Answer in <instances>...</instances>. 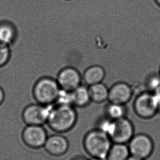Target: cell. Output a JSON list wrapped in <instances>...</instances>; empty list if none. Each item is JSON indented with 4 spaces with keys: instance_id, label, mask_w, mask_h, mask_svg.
I'll list each match as a JSON object with an SVG mask.
<instances>
[{
    "instance_id": "22",
    "label": "cell",
    "mask_w": 160,
    "mask_h": 160,
    "mask_svg": "<svg viewBox=\"0 0 160 160\" xmlns=\"http://www.w3.org/2000/svg\"><path fill=\"white\" fill-rule=\"evenodd\" d=\"M160 109V87L153 92Z\"/></svg>"
},
{
    "instance_id": "23",
    "label": "cell",
    "mask_w": 160,
    "mask_h": 160,
    "mask_svg": "<svg viewBox=\"0 0 160 160\" xmlns=\"http://www.w3.org/2000/svg\"><path fill=\"white\" fill-rule=\"evenodd\" d=\"M4 100V93L3 89L0 87V105L2 104Z\"/></svg>"
},
{
    "instance_id": "4",
    "label": "cell",
    "mask_w": 160,
    "mask_h": 160,
    "mask_svg": "<svg viewBox=\"0 0 160 160\" xmlns=\"http://www.w3.org/2000/svg\"><path fill=\"white\" fill-rule=\"evenodd\" d=\"M133 108L136 115L143 119H152L160 111L154 93L147 90L136 95Z\"/></svg>"
},
{
    "instance_id": "3",
    "label": "cell",
    "mask_w": 160,
    "mask_h": 160,
    "mask_svg": "<svg viewBox=\"0 0 160 160\" xmlns=\"http://www.w3.org/2000/svg\"><path fill=\"white\" fill-rule=\"evenodd\" d=\"M61 88L56 79L43 77L37 80L33 88V96L37 103L51 105L55 103Z\"/></svg>"
},
{
    "instance_id": "20",
    "label": "cell",
    "mask_w": 160,
    "mask_h": 160,
    "mask_svg": "<svg viewBox=\"0 0 160 160\" xmlns=\"http://www.w3.org/2000/svg\"><path fill=\"white\" fill-rule=\"evenodd\" d=\"M114 123V120L110 119L105 116V118L100 119L98 121L97 128L102 131V132H104L109 137L112 132Z\"/></svg>"
},
{
    "instance_id": "10",
    "label": "cell",
    "mask_w": 160,
    "mask_h": 160,
    "mask_svg": "<svg viewBox=\"0 0 160 160\" xmlns=\"http://www.w3.org/2000/svg\"><path fill=\"white\" fill-rule=\"evenodd\" d=\"M56 80L61 89L72 91L81 85L82 77L77 69L67 67L59 72Z\"/></svg>"
},
{
    "instance_id": "17",
    "label": "cell",
    "mask_w": 160,
    "mask_h": 160,
    "mask_svg": "<svg viewBox=\"0 0 160 160\" xmlns=\"http://www.w3.org/2000/svg\"><path fill=\"white\" fill-rule=\"evenodd\" d=\"M16 32L14 28L8 24L0 25V43L11 45L15 41Z\"/></svg>"
},
{
    "instance_id": "5",
    "label": "cell",
    "mask_w": 160,
    "mask_h": 160,
    "mask_svg": "<svg viewBox=\"0 0 160 160\" xmlns=\"http://www.w3.org/2000/svg\"><path fill=\"white\" fill-rule=\"evenodd\" d=\"M127 145L131 156L143 160L149 158L154 150L153 140L145 133L134 134Z\"/></svg>"
},
{
    "instance_id": "2",
    "label": "cell",
    "mask_w": 160,
    "mask_h": 160,
    "mask_svg": "<svg viewBox=\"0 0 160 160\" xmlns=\"http://www.w3.org/2000/svg\"><path fill=\"white\" fill-rule=\"evenodd\" d=\"M112 144L108 135L97 128L87 132L83 141L85 152L92 158L105 160Z\"/></svg>"
},
{
    "instance_id": "7",
    "label": "cell",
    "mask_w": 160,
    "mask_h": 160,
    "mask_svg": "<svg viewBox=\"0 0 160 160\" xmlns=\"http://www.w3.org/2000/svg\"><path fill=\"white\" fill-rule=\"evenodd\" d=\"M134 134L133 123L125 117L114 120L113 129L109 137L113 143L127 144Z\"/></svg>"
},
{
    "instance_id": "26",
    "label": "cell",
    "mask_w": 160,
    "mask_h": 160,
    "mask_svg": "<svg viewBox=\"0 0 160 160\" xmlns=\"http://www.w3.org/2000/svg\"><path fill=\"white\" fill-rule=\"evenodd\" d=\"M90 160H106L105 159H101V158H92Z\"/></svg>"
},
{
    "instance_id": "21",
    "label": "cell",
    "mask_w": 160,
    "mask_h": 160,
    "mask_svg": "<svg viewBox=\"0 0 160 160\" xmlns=\"http://www.w3.org/2000/svg\"><path fill=\"white\" fill-rule=\"evenodd\" d=\"M10 58L11 50L9 46L0 43V67L6 65Z\"/></svg>"
},
{
    "instance_id": "1",
    "label": "cell",
    "mask_w": 160,
    "mask_h": 160,
    "mask_svg": "<svg viewBox=\"0 0 160 160\" xmlns=\"http://www.w3.org/2000/svg\"><path fill=\"white\" fill-rule=\"evenodd\" d=\"M77 120L74 107L54 104L52 106L46 123L57 133H64L72 130Z\"/></svg>"
},
{
    "instance_id": "14",
    "label": "cell",
    "mask_w": 160,
    "mask_h": 160,
    "mask_svg": "<svg viewBox=\"0 0 160 160\" xmlns=\"http://www.w3.org/2000/svg\"><path fill=\"white\" fill-rule=\"evenodd\" d=\"M88 88L92 102L102 103L108 100L109 88L103 82L89 86Z\"/></svg>"
},
{
    "instance_id": "25",
    "label": "cell",
    "mask_w": 160,
    "mask_h": 160,
    "mask_svg": "<svg viewBox=\"0 0 160 160\" xmlns=\"http://www.w3.org/2000/svg\"><path fill=\"white\" fill-rule=\"evenodd\" d=\"M73 160H87L85 158H81V157H80V158H75Z\"/></svg>"
},
{
    "instance_id": "19",
    "label": "cell",
    "mask_w": 160,
    "mask_h": 160,
    "mask_svg": "<svg viewBox=\"0 0 160 160\" xmlns=\"http://www.w3.org/2000/svg\"><path fill=\"white\" fill-rule=\"evenodd\" d=\"M147 91L154 92L160 87V76L156 74H152L147 77L145 85Z\"/></svg>"
},
{
    "instance_id": "13",
    "label": "cell",
    "mask_w": 160,
    "mask_h": 160,
    "mask_svg": "<svg viewBox=\"0 0 160 160\" xmlns=\"http://www.w3.org/2000/svg\"><path fill=\"white\" fill-rule=\"evenodd\" d=\"M72 95L74 106L83 108L92 102L88 87L86 85H80L72 91Z\"/></svg>"
},
{
    "instance_id": "27",
    "label": "cell",
    "mask_w": 160,
    "mask_h": 160,
    "mask_svg": "<svg viewBox=\"0 0 160 160\" xmlns=\"http://www.w3.org/2000/svg\"><path fill=\"white\" fill-rule=\"evenodd\" d=\"M156 1L159 5H160V0H156Z\"/></svg>"
},
{
    "instance_id": "6",
    "label": "cell",
    "mask_w": 160,
    "mask_h": 160,
    "mask_svg": "<svg viewBox=\"0 0 160 160\" xmlns=\"http://www.w3.org/2000/svg\"><path fill=\"white\" fill-rule=\"evenodd\" d=\"M36 103L26 107L22 113V118L27 125H42L46 123L52 106Z\"/></svg>"
},
{
    "instance_id": "16",
    "label": "cell",
    "mask_w": 160,
    "mask_h": 160,
    "mask_svg": "<svg viewBox=\"0 0 160 160\" xmlns=\"http://www.w3.org/2000/svg\"><path fill=\"white\" fill-rule=\"evenodd\" d=\"M105 110V116L114 120L125 117L127 112L125 105L110 102L106 105Z\"/></svg>"
},
{
    "instance_id": "24",
    "label": "cell",
    "mask_w": 160,
    "mask_h": 160,
    "mask_svg": "<svg viewBox=\"0 0 160 160\" xmlns=\"http://www.w3.org/2000/svg\"><path fill=\"white\" fill-rule=\"evenodd\" d=\"M127 160H141V158H136V157H134V156H130V158H128Z\"/></svg>"
},
{
    "instance_id": "12",
    "label": "cell",
    "mask_w": 160,
    "mask_h": 160,
    "mask_svg": "<svg viewBox=\"0 0 160 160\" xmlns=\"http://www.w3.org/2000/svg\"><path fill=\"white\" fill-rule=\"evenodd\" d=\"M106 76V71L103 67L98 65L88 67L82 75V81L87 86L98 84L103 82Z\"/></svg>"
},
{
    "instance_id": "15",
    "label": "cell",
    "mask_w": 160,
    "mask_h": 160,
    "mask_svg": "<svg viewBox=\"0 0 160 160\" xmlns=\"http://www.w3.org/2000/svg\"><path fill=\"white\" fill-rule=\"evenodd\" d=\"M130 156V150L127 144L113 143L106 160H127Z\"/></svg>"
},
{
    "instance_id": "8",
    "label": "cell",
    "mask_w": 160,
    "mask_h": 160,
    "mask_svg": "<svg viewBox=\"0 0 160 160\" xmlns=\"http://www.w3.org/2000/svg\"><path fill=\"white\" fill-rule=\"evenodd\" d=\"M24 144L33 149L43 147L48 138L47 133L42 125H27L22 132Z\"/></svg>"
},
{
    "instance_id": "9",
    "label": "cell",
    "mask_w": 160,
    "mask_h": 160,
    "mask_svg": "<svg viewBox=\"0 0 160 160\" xmlns=\"http://www.w3.org/2000/svg\"><path fill=\"white\" fill-rule=\"evenodd\" d=\"M134 96L132 85L124 82L114 84L109 88L108 101L125 105Z\"/></svg>"
},
{
    "instance_id": "28",
    "label": "cell",
    "mask_w": 160,
    "mask_h": 160,
    "mask_svg": "<svg viewBox=\"0 0 160 160\" xmlns=\"http://www.w3.org/2000/svg\"><path fill=\"white\" fill-rule=\"evenodd\" d=\"M159 75L160 76V69H159Z\"/></svg>"
},
{
    "instance_id": "11",
    "label": "cell",
    "mask_w": 160,
    "mask_h": 160,
    "mask_svg": "<svg viewBox=\"0 0 160 160\" xmlns=\"http://www.w3.org/2000/svg\"><path fill=\"white\" fill-rule=\"evenodd\" d=\"M44 148L48 154L53 156H61L67 152L69 143L67 139L61 134L48 137Z\"/></svg>"
},
{
    "instance_id": "18",
    "label": "cell",
    "mask_w": 160,
    "mask_h": 160,
    "mask_svg": "<svg viewBox=\"0 0 160 160\" xmlns=\"http://www.w3.org/2000/svg\"><path fill=\"white\" fill-rule=\"evenodd\" d=\"M55 104L63 106H74L72 91H69L61 88Z\"/></svg>"
}]
</instances>
